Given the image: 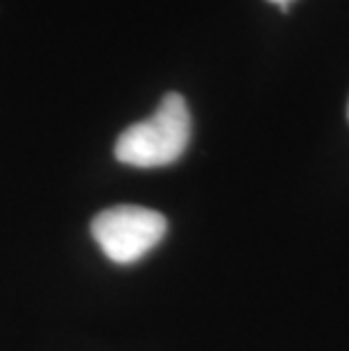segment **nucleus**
<instances>
[{
    "label": "nucleus",
    "instance_id": "nucleus-1",
    "mask_svg": "<svg viewBox=\"0 0 349 351\" xmlns=\"http://www.w3.org/2000/svg\"><path fill=\"white\" fill-rule=\"evenodd\" d=\"M191 141V111L180 93H166L157 111L128 127L116 141L114 154L125 166L163 168L186 152Z\"/></svg>",
    "mask_w": 349,
    "mask_h": 351
},
{
    "label": "nucleus",
    "instance_id": "nucleus-2",
    "mask_svg": "<svg viewBox=\"0 0 349 351\" xmlns=\"http://www.w3.org/2000/svg\"><path fill=\"white\" fill-rule=\"evenodd\" d=\"M168 220L159 211L121 204L100 211L91 222V234L109 261L118 265H130L143 258L163 241Z\"/></svg>",
    "mask_w": 349,
    "mask_h": 351
},
{
    "label": "nucleus",
    "instance_id": "nucleus-3",
    "mask_svg": "<svg viewBox=\"0 0 349 351\" xmlns=\"http://www.w3.org/2000/svg\"><path fill=\"white\" fill-rule=\"evenodd\" d=\"M268 3H272V5H279V10L286 14V12H288V5H291L293 0H268Z\"/></svg>",
    "mask_w": 349,
    "mask_h": 351
},
{
    "label": "nucleus",
    "instance_id": "nucleus-4",
    "mask_svg": "<svg viewBox=\"0 0 349 351\" xmlns=\"http://www.w3.org/2000/svg\"><path fill=\"white\" fill-rule=\"evenodd\" d=\"M347 116H349V107H347Z\"/></svg>",
    "mask_w": 349,
    "mask_h": 351
}]
</instances>
